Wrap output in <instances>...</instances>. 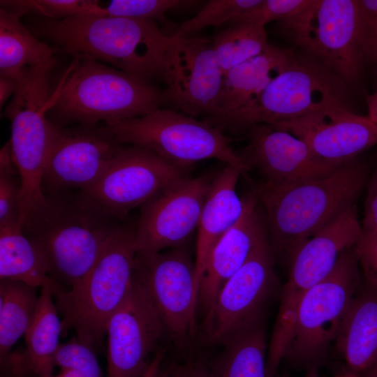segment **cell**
Masks as SVG:
<instances>
[{
  "label": "cell",
  "mask_w": 377,
  "mask_h": 377,
  "mask_svg": "<svg viewBox=\"0 0 377 377\" xmlns=\"http://www.w3.org/2000/svg\"><path fill=\"white\" fill-rule=\"evenodd\" d=\"M70 68L54 90L49 110L57 126L115 123L166 105L165 89L104 63L75 59Z\"/></svg>",
  "instance_id": "3"
},
{
  "label": "cell",
  "mask_w": 377,
  "mask_h": 377,
  "mask_svg": "<svg viewBox=\"0 0 377 377\" xmlns=\"http://www.w3.org/2000/svg\"><path fill=\"white\" fill-rule=\"evenodd\" d=\"M51 377H86L82 374L70 369H61L57 375H52Z\"/></svg>",
  "instance_id": "43"
},
{
  "label": "cell",
  "mask_w": 377,
  "mask_h": 377,
  "mask_svg": "<svg viewBox=\"0 0 377 377\" xmlns=\"http://www.w3.org/2000/svg\"><path fill=\"white\" fill-rule=\"evenodd\" d=\"M359 376L360 377H377V361Z\"/></svg>",
  "instance_id": "44"
},
{
  "label": "cell",
  "mask_w": 377,
  "mask_h": 377,
  "mask_svg": "<svg viewBox=\"0 0 377 377\" xmlns=\"http://www.w3.org/2000/svg\"><path fill=\"white\" fill-rule=\"evenodd\" d=\"M22 226L50 279L63 289L81 281L123 221L80 205L74 194L48 196Z\"/></svg>",
  "instance_id": "4"
},
{
  "label": "cell",
  "mask_w": 377,
  "mask_h": 377,
  "mask_svg": "<svg viewBox=\"0 0 377 377\" xmlns=\"http://www.w3.org/2000/svg\"><path fill=\"white\" fill-rule=\"evenodd\" d=\"M367 62L377 63V0H357Z\"/></svg>",
  "instance_id": "36"
},
{
  "label": "cell",
  "mask_w": 377,
  "mask_h": 377,
  "mask_svg": "<svg viewBox=\"0 0 377 377\" xmlns=\"http://www.w3.org/2000/svg\"><path fill=\"white\" fill-rule=\"evenodd\" d=\"M362 232L355 205L296 249L289 260L288 277L281 293L277 326L284 330L293 327L303 295L330 274L341 253L355 245Z\"/></svg>",
  "instance_id": "15"
},
{
  "label": "cell",
  "mask_w": 377,
  "mask_h": 377,
  "mask_svg": "<svg viewBox=\"0 0 377 377\" xmlns=\"http://www.w3.org/2000/svg\"><path fill=\"white\" fill-rule=\"evenodd\" d=\"M212 38L216 59L224 74L260 54L269 44L265 27L250 23L229 24Z\"/></svg>",
  "instance_id": "29"
},
{
  "label": "cell",
  "mask_w": 377,
  "mask_h": 377,
  "mask_svg": "<svg viewBox=\"0 0 377 377\" xmlns=\"http://www.w3.org/2000/svg\"><path fill=\"white\" fill-rule=\"evenodd\" d=\"M334 346L348 372L360 375L377 361V287L361 281Z\"/></svg>",
  "instance_id": "23"
},
{
  "label": "cell",
  "mask_w": 377,
  "mask_h": 377,
  "mask_svg": "<svg viewBox=\"0 0 377 377\" xmlns=\"http://www.w3.org/2000/svg\"><path fill=\"white\" fill-rule=\"evenodd\" d=\"M304 377H319L318 368L315 367L307 370Z\"/></svg>",
  "instance_id": "45"
},
{
  "label": "cell",
  "mask_w": 377,
  "mask_h": 377,
  "mask_svg": "<svg viewBox=\"0 0 377 377\" xmlns=\"http://www.w3.org/2000/svg\"><path fill=\"white\" fill-rule=\"evenodd\" d=\"M377 64V63H376Z\"/></svg>",
  "instance_id": "48"
},
{
  "label": "cell",
  "mask_w": 377,
  "mask_h": 377,
  "mask_svg": "<svg viewBox=\"0 0 377 377\" xmlns=\"http://www.w3.org/2000/svg\"><path fill=\"white\" fill-rule=\"evenodd\" d=\"M244 172L240 167L226 165L214 177L198 227L195 263L198 286L214 246L244 213L245 198L238 196L236 186Z\"/></svg>",
  "instance_id": "22"
},
{
  "label": "cell",
  "mask_w": 377,
  "mask_h": 377,
  "mask_svg": "<svg viewBox=\"0 0 377 377\" xmlns=\"http://www.w3.org/2000/svg\"><path fill=\"white\" fill-rule=\"evenodd\" d=\"M268 344L262 313L246 321L223 341V350L210 368L211 376L268 377Z\"/></svg>",
  "instance_id": "24"
},
{
  "label": "cell",
  "mask_w": 377,
  "mask_h": 377,
  "mask_svg": "<svg viewBox=\"0 0 377 377\" xmlns=\"http://www.w3.org/2000/svg\"><path fill=\"white\" fill-rule=\"evenodd\" d=\"M41 288L49 278L41 258L19 224L0 226V280Z\"/></svg>",
  "instance_id": "28"
},
{
  "label": "cell",
  "mask_w": 377,
  "mask_h": 377,
  "mask_svg": "<svg viewBox=\"0 0 377 377\" xmlns=\"http://www.w3.org/2000/svg\"><path fill=\"white\" fill-rule=\"evenodd\" d=\"M244 198L242 217L214 246L200 281L198 308L202 311L204 321L224 284L246 262L258 244L268 237L256 190Z\"/></svg>",
  "instance_id": "20"
},
{
  "label": "cell",
  "mask_w": 377,
  "mask_h": 377,
  "mask_svg": "<svg viewBox=\"0 0 377 377\" xmlns=\"http://www.w3.org/2000/svg\"><path fill=\"white\" fill-rule=\"evenodd\" d=\"M52 280L41 288L33 321L24 337V355L33 377H51L54 358L60 345L61 319L50 288Z\"/></svg>",
  "instance_id": "26"
},
{
  "label": "cell",
  "mask_w": 377,
  "mask_h": 377,
  "mask_svg": "<svg viewBox=\"0 0 377 377\" xmlns=\"http://www.w3.org/2000/svg\"><path fill=\"white\" fill-rule=\"evenodd\" d=\"M295 53L294 49L269 43L260 54L229 70L224 75L216 114L204 120L212 124L249 107L289 66Z\"/></svg>",
  "instance_id": "21"
},
{
  "label": "cell",
  "mask_w": 377,
  "mask_h": 377,
  "mask_svg": "<svg viewBox=\"0 0 377 377\" xmlns=\"http://www.w3.org/2000/svg\"><path fill=\"white\" fill-rule=\"evenodd\" d=\"M282 32L350 88L367 62L357 0H312L305 9L278 22Z\"/></svg>",
  "instance_id": "9"
},
{
  "label": "cell",
  "mask_w": 377,
  "mask_h": 377,
  "mask_svg": "<svg viewBox=\"0 0 377 377\" xmlns=\"http://www.w3.org/2000/svg\"><path fill=\"white\" fill-rule=\"evenodd\" d=\"M261 0H211L192 18L181 23L174 34L189 36L205 27L229 24Z\"/></svg>",
  "instance_id": "31"
},
{
  "label": "cell",
  "mask_w": 377,
  "mask_h": 377,
  "mask_svg": "<svg viewBox=\"0 0 377 377\" xmlns=\"http://www.w3.org/2000/svg\"><path fill=\"white\" fill-rule=\"evenodd\" d=\"M17 80L6 76H0V107L1 109L10 96H13L17 87Z\"/></svg>",
  "instance_id": "41"
},
{
  "label": "cell",
  "mask_w": 377,
  "mask_h": 377,
  "mask_svg": "<svg viewBox=\"0 0 377 377\" xmlns=\"http://www.w3.org/2000/svg\"><path fill=\"white\" fill-rule=\"evenodd\" d=\"M134 278L164 327L183 344L195 334L199 286L195 260L185 245L157 253H138Z\"/></svg>",
  "instance_id": "11"
},
{
  "label": "cell",
  "mask_w": 377,
  "mask_h": 377,
  "mask_svg": "<svg viewBox=\"0 0 377 377\" xmlns=\"http://www.w3.org/2000/svg\"><path fill=\"white\" fill-rule=\"evenodd\" d=\"M31 24L38 38L77 60L107 64L151 82L163 81L173 35L165 34L156 20L93 14L63 19L35 15Z\"/></svg>",
  "instance_id": "1"
},
{
  "label": "cell",
  "mask_w": 377,
  "mask_h": 377,
  "mask_svg": "<svg viewBox=\"0 0 377 377\" xmlns=\"http://www.w3.org/2000/svg\"><path fill=\"white\" fill-rule=\"evenodd\" d=\"M20 17L15 13L0 9V76L16 80L24 69L45 63L61 53L38 38Z\"/></svg>",
  "instance_id": "25"
},
{
  "label": "cell",
  "mask_w": 377,
  "mask_h": 377,
  "mask_svg": "<svg viewBox=\"0 0 377 377\" xmlns=\"http://www.w3.org/2000/svg\"><path fill=\"white\" fill-rule=\"evenodd\" d=\"M367 175V165L357 158L318 179L280 187L260 184L255 190L274 256L290 260L304 242L355 205Z\"/></svg>",
  "instance_id": "2"
},
{
  "label": "cell",
  "mask_w": 377,
  "mask_h": 377,
  "mask_svg": "<svg viewBox=\"0 0 377 377\" xmlns=\"http://www.w3.org/2000/svg\"><path fill=\"white\" fill-rule=\"evenodd\" d=\"M106 377H140L166 333L158 316L135 279L127 297L106 326Z\"/></svg>",
  "instance_id": "16"
},
{
  "label": "cell",
  "mask_w": 377,
  "mask_h": 377,
  "mask_svg": "<svg viewBox=\"0 0 377 377\" xmlns=\"http://www.w3.org/2000/svg\"><path fill=\"white\" fill-rule=\"evenodd\" d=\"M1 8L20 15L34 14L47 19H63L77 15H101L103 7L91 0H1Z\"/></svg>",
  "instance_id": "30"
},
{
  "label": "cell",
  "mask_w": 377,
  "mask_h": 377,
  "mask_svg": "<svg viewBox=\"0 0 377 377\" xmlns=\"http://www.w3.org/2000/svg\"><path fill=\"white\" fill-rule=\"evenodd\" d=\"M214 177L186 176L154 196L140 209L135 224L138 253H157L184 246L198 229Z\"/></svg>",
  "instance_id": "14"
},
{
  "label": "cell",
  "mask_w": 377,
  "mask_h": 377,
  "mask_svg": "<svg viewBox=\"0 0 377 377\" xmlns=\"http://www.w3.org/2000/svg\"><path fill=\"white\" fill-rule=\"evenodd\" d=\"M224 75L212 37L173 34L163 75L166 105L195 118L214 117L218 110Z\"/></svg>",
  "instance_id": "12"
},
{
  "label": "cell",
  "mask_w": 377,
  "mask_h": 377,
  "mask_svg": "<svg viewBox=\"0 0 377 377\" xmlns=\"http://www.w3.org/2000/svg\"><path fill=\"white\" fill-rule=\"evenodd\" d=\"M20 177L12 158L9 140L0 151V226L20 225Z\"/></svg>",
  "instance_id": "32"
},
{
  "label": "cell",
  "mask_w": 377,
  "mask_h": 377,
  "mask_svg": "<svg viewBox=\"0 0 377 377\" xmlns=\"http://www.w3.org/2000/svg\"><path fill=\"white\" fill-rule=\"evenodd\" d=\"M165 348L162 347L154 355L147 370L140 377H170L169 368L165 367Z\"/></svg>",
  "instance_id": "40"
},
{
  "label": "cell",
  "mask_w": 377,
  "mask_h": 377,
  "mask_svg": "<svg viewBox=\"0 0 377 377\" xmlns=\"http://www.w3.org/2000/svg\"><path fill=\"white\" fill-rule=\"evenodd\" d=\"M349 87L312 56L297 52L289 66L264 89L249 107L211 125L223 132L272 126L329 108L349 105Z\"/></svg>",
  "instance_id": "6"
},
{
  "label": "cell",
  "mask_w": 377,
  "mask_h": 377,
  "mask_svg": "<svg viewBox=\"0 0 377 377\" xmlns=\"http://www.w3.org/2000/svg\"><path fill=\"white\" fill-rule=\"evenodd\" d=\"M364 233H377V166L367 185L364 218L361 225Z\"/></svg>",
  "instance_id": "38"
},
{
  "label": "cell",
  "mask_w": 377,
  "mask_h": 377,
  "mask_svg": "<svg viewBox=\"0 0 377 377\" xmlns=\"http://www.w3.org/2000/svg\"><path fill=\"white\" fill-rule=\"evenodd\" d=\"M244 131L248 142L238 155L249 171L256 169L261 175L265 185L280 187L318 179L344 165L318 159L302 140L274 126L258 124Z\"/></svg>",
  "instance_id": "18"
},
{
  "label": "cell",
  "mask_w": 377,
  "mask_h": 377,
  "mask_svg": "<svg viewBox=\"0 0 377 377\" xmlns=\"http://www.w3.org/2000/svg\"><path fill=\"white\" fill-rule=\"evenodd\" d=\"M281 377H286V376H281Z\"/></svg>",
  "instance_id": "47"
},
{
  "label": "cell",
  "mask_w": 377,
  "mask_h": 377,
  "mask_svg": "<svg viewBox=\"0 0 377 377\" xmlns=\"http://www.w3.org/2000/svg\"><path fill=\"white\" fill-rule=\"evenodd\" d=\"M361 283L354 246L345 250L330 274L300 300L283 360L293 368H318L334 345Z\"/></svg>",
  "instance_id": "7"
},
{
  "label": "cell",
  "mask_w": 377,
  "mask_h": 377,
  "mask_svg": "<svg viewBox=\"0 0 377 377\" xmlns=\"http://www.w3.org/2000/svg\"><path fill=\"white\" fill-rule=\"evenodd\" d=\"M194 1L113 0L103 8L99 15L133 19L161 20L173 8L194 4Z\"/></svg>",
  "instance_id": "33"
},
{
  "label": "cell",
  "mask_w": 377,
  "mask_h": 377,
  "mask_svg": "<svg viewBox=\"0 0 377 377\" xmlns=\"http://www.w3.org/2000/svg\"><path fill=\"white\" fill-rule=\"evenodd\" d=\"M168 368L170 377H212L210 367L200 360H188Z\"/></svg>",
  "instance_id": "39"
},
{
  "label": "cell",
  "mask_w": 377,
  "mask_h": 377,
  "mask_svg": "<svg viewBox=\"0 0 377 377\" xmlns=\"http://www.w3.org/2000/svg\"><path fill=\"white\" fill-rule=\"evenodd\" d=\"M333 377H360V376L346 371L345 374L337 375Z\"/></svg>",
  "instance_id": "46"
},
{
  "label": "cell",
  "mask_w": 377,
  "mask_h": 377,
  "mask_svg": "<svg viewBox=\"0 0 377 377\" xmlns=\"http://www.w3.org/2000/svg\"><path fill=\"white\" fill-rule=\"evenodd\" d=\"M276 283L274 255L267 237L221 289L204 321L207 341L222 344L246 321L263 313Z\"/></svg>",
  "instance_id": "17"
},
{
  "label": "cell",
  "mask_w": 377,
  "mask_h": 377,
  "mask_svg": "<svg viewBox=\"0 0 377 377\" xmlns=\"http://www.w3.org/2000/svg\"><path fill=\"white\" fill-rule=\"evenodd\" d=\"M367 105V117L377 125V91L366 98Z\"/></svg>",
  "instance_id": "42"
},
{
  "label": "cell",
  "mask_w": 377,
  "mask_h": 377,
  "mask_svg": "<svg viewBox=\"0 0 377 377\" xmlns=\"http://www.w3.org/2000/svg\"><path fill=\"white\" fill-rule=\"evenodd\" d=\"M37 288L17 281L0 280V362L30 327L39 297Z\"/></svg>",
  "instance_id": "27"
},
{
  "label": "cell",
  "mask_w": 377,
  "mask_h": 377,
  "mask_svg": "<svg viewBox=\"0 0 377 377\" xmlns=\"http://www.w3.org/2000/svg\"><path fill=\"white\" fill-rule=\"evenodd\" d=\"M55 126L42 183L45 197L88 188L126 145L104 126Z\"/></svg>",
  "instance_id": "13"
},
{
  "label": "cell",
  "mask_w": 377,
  "mask_h": 377,
  "mask_svg": "<svg viewBox=\"0 0 377 377\" xmlns=\"http://www.w3.org/2000/svg\"><path fill=\"white\" fill-rule=\"evenodd\" d=\"M278 128L302 140L318 159L342 165L377 145V125L345 108H329L281 122Z\"/></svg>",
  "instance_id": "19"
},
{
  "label": "cell",
  "mask_w": 377,
  "mask_h": 377,
  "mask_svg": "<svg viewBox=\"0 0 377 377\" xmlns=\"http://www.w3.org/2000/svg\"><path fill=\"white\" fill-rule=\"evenodd\" d=\"M104 127L120 142L149 150L185 171L208 158L249 171L224 132L204 119L171 108H160Z\"/></svg>",
  "instance_id": "8"
},
{
  "label": "cell",
  "mask_w": 377,
  "mask_h": 377,
  "mask_svg": "<svg viewBox=\"0 0 377 377\" xmlns=\"http://www.w3.org/2000/svg\"><path fill=\"white\" fill-rule=\"evenodd\" d=\"M311 2L312 0H261L232 23H250L265 27L270 22H279L293 17Z\"/></svg>",
  "instance_id": "35"
},
{
  "label": "cell",
  "mask_w": 377,
  "mask_h": 377,
  "mask_svg": "<svg viewBox=\"0 0 377 377\" xmlns=\"http://www.w3.org/2000/svg\"><path fill=\"white\" fill-rule=\"evenodd\" d=\"M187 171L140 147L126 145L100 178L74 194L82 207L117 221L175 182Z\"/></svg>",
  "instance_id": "10"
},
{
  "label": "cell",
  "mask_w": 377,
  "mask_h": 377,
  "mask_svg": "<svg viewBox=\"0 0 377 377\" xmlns=\"http://www.w3.org/2000/svg\"><path fill=\"white\" fill-rule=\"evenodd\" d=\"M94 349L74 337L68 342L60 343L54 355V366L61 369L75 371L86 377H103Z\"/></svg>",
  "instance_id": "34"
},
{
  "label": "cell",
  "mask_w": 377,
  "mask_h": 377,
  "mask_svg": "<svg viewBox=\"0 0 377 377\" xmlns=\"http://www.w3.org/2000/svg\"><path fill=\"white\" fill-rule=\"evenodd\" d=\"M364 281L377 287V233H364L354 246Z\"/></svg>",
  "instance_id": "37"
},
{
  "label": "cell",
  "mask_w": 377,
  "mask_h": 377,
  "mask_svg": "<svg viewBox=\"0 0 377 377\" xmlns=\"http://www.w3.org/2000/svg\"><path fill=\"white\" fill-rule=\"evenodd\" d=\"M137 251L135 225L123 221L86 276L71 288L52 292L62 334L74 330L94 348L101 343L110 318L133 286Z\"/></svg>",
  "instance_id": "5"
}]
</instances>
